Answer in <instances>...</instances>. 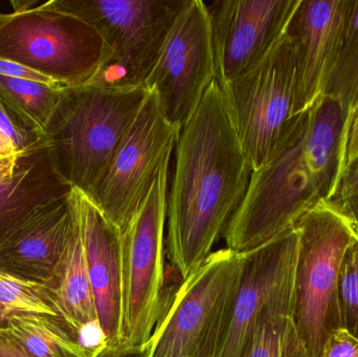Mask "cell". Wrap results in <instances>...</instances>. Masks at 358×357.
I'll list each match as a JSON object with an SVG mask.
<instances>
[{"instance_id":"cell-1","label":"cell","mask_w":358,"mask_h":357,"mask_svg":"<svg viewBox=\"0 0 358 357\" xmlns=\"http://www.w3.org/2000/svg\"><path fill=\"white\" fill-rule=\"evenodd\" d=\"M167 249L182 280L212 254L248 190L252 168L215 81L176 142Z\"/></svg>"},{"instance_id":"cell-2","label":"cell","mask_w":358,"mask_h":357,"mask_svg":"<svg viewBox=\"0 0 358 357\" xmlns=\"http://www.w3.org/2000/svg\"><path fill=\"white\" fill-rule=\"evenodd\" d=\"M348 117L326 96L296 117L275 154L252 172L245 195L223 232L227 249L248 253L329 201L340 180Z\"/></svg>"},{"instance_id":"cell-3","label":"cell","mask_w":358,"mask_h":357,"mask_svg":"<svg viewBox=\"0 0 358 357\" xmlns=\"http://www.w3.org/2000/svg\"><path fill=\"white\" fill-rule=\"evenodd\" d=\"M149 94L146 86L119 90L86 83L64 88L44 131L59 175L73 189L90 194Z\"/></svg>"},{"instance_id":"cell-4","label":"cell","mask_w":358,"mask_h":357,"mask_svg":"<svg viewBox=\"0 0 358 357\" xmlns=\"http://www.w3.org/2000/svg\"><path fill=\"white\" fill-rule=\"evenodd\" d=\"M0 12V59L39 71L63 87L88 83L110 56L100 31L50 1H10Z\"/></svg>"},{"instance_id":"cell-5","label":"cell","mask_w":358,"mask_h":357,"mask_svg":"<svg viewBox=\"0 0 358 357\" xmlns=\"http://www.w3.org/2000/svg\"><path fill=\"white\" fill-rule=\"evenodd\" d=\"M294 228L299 243L290 318L311 357H321L328 337L343 329L338 277L345 253L357 235L327 203L305 214Z\"/></svg>"},{"instance_id":"cell-6","label":"cell","mask_w":358,"mask_h":357,"mask_svg":"<svg viewBox=\"0 0 358 357\" xmlns=\"http://www.w3.org/2000/svg\"><path fill=\"white\" fill-rule=\"evenodd\" d=\"M189 0H54L96 27L110 50L88 83L110 89L145 86L179 13Z\"/></svg>"},{"instance_id":"cell-7","label":"cell","mask_w":358,"mask_h":357,"mask_svg":"<svg viewBox=\"0 0 358 357\" xmlns=\"http://www.w3.org/2000/svg\"><path fill=\"white\" fill-rule=\"evenodd\" d=\"M244 254L219 249L187 279L149 340L151 357H216L224 337Z\"/></svg>"},{"instance_id":"cell-8","label":"cell","mask_w":358,"mask_h":357,"mask_svg":"<svg viewBox=\"0 0 358 357\" xmlns=\"http://www.w3.org/2000/svg\"><path fill=\"white\" fill-rule=\"evenodd\" d=\"M296 57L286 33L271 52L220 88L252 171L271 159L296 122Z\"/></svg>"},{"instance_id":"cell-9","label":"cell","mask_w":358,"mask_h":357,"mask_svg":"<svg viewBox=\"0 0 358 357\" xmlns=\"http://www.w3.org/2000/svg\"><path fill=\"white\" fill-rule=\"evenodd\" d=\"M171 154L164 159L152 189L122 233V345L141 347L152 335L164 304L165 231Z\"/></svg>"},{"instance_id":"cell-10","label":"cell","mask_w":358,"mask_h":357,"mask_svg":"<svg viewBox=\"0 0 358 357\" xmlns=\"http://www.w3.org/2000/svg\"><path fill=\"white\" fill-rule=\"evenodd\" d=\"M178 136L150 92L104 175L86 194L120 232L128 228L146 201Z\"/></svg>"},{"instance_id":"cell-11","label":"cell","mask_w":358,"mask_h":357,"mask_svg":"<svg viewBox=\"0 0 358 357\" xmlns=\"http://www.w3.org/2000/svg\"><path fill=\"white\" fill-rule=\"evenodd\" d=\"M216 81L208 6L189 0L174 21L145 86L180 131Z\"/></svg>"},{"instance_id":"cell-12","label":"cell","mask_w":358,"mask_h":357,"mask_svg":"<svg viewBox=\"0 0 358 357\" xmlns=\"http://www.w3.org/2000/svg\"><path fill=\"white\" fill-rule=\"evenodd\" d=\"M298 243L294 226L243 253L239 286L216 357H243L259 320L292 316Z\"/></svg>"},{"instance_id":"cell-13","label":"cell","mask_w":358,"mask_h":357,"mask_svg":"<svg viewBox=\"0 0 358 357\" xmlns=\"http://www.w3.org/2000/svg\"><path fill=\"white\" fill-rule=\"evenodd\" d=\"M300 0H221L208 6L219 85L260 63L285 33Z\"/></svg>"},{"instance_id":"cell-14","label":"cell","mask_w":358,"mask_h":357,"mask_svg":"<svg viewBox=\"0 0 358 357\" xmlns=\"http://www.w3.org/2000/svg\"><path fill=\"white\" fill-rule=\"evenodd\" d=\"M352 0H300L286 35L296 57L294 117L313 108L326 83L344 37Z\"/></svg>"},{"instance_id":"cell-15","label":"cell","mask_w":358,"mask_h":357,"mask_svg":"<svg viewBox=\"0 0 358 357\" xmlns=\"http://www.w3.org/2000/svg\"><path fill=\"white\" fill-rule=\"evenodd\" d=\"M71 199L79 222L88 278L105 345L121 346L122 233L103 215L85 193L73 189Z\"/></svg>"},{"instance_id":"cell-16","label":"cell","mask_w":358,"mask_h":357,"mask_svg":"<svg viewBox=\"0 0 358 357\" xmlns=\"http://www.w3.org/2000/svg\"><path fill=\"white\" fill-rule=\"evenodd\" d=\"M73 226L71 195L40 207L0 243V272L45 284L66 249Z\"/></svg>"},{"instance_id":"cell-17","label":"cell","mask_w":358,"mask_h":357,"mask_svg":"<svg viewBox=\"0 0 358 357\" xmlns=\"http://www.w3.org/2000/svg\"><path fill=\"white\" fill-rule=\"evenodd\" d=\"M73 189L55 169L46 143L0 159V243L37 210L69 197Z\"/></svg>"},{"instance_id":"cell-18","label":"cell","mask_w":358,"mask_h":357,"mask_svg":"<svg viewBox=\"0 0 358 357\" xmlns=\"http://www.w3.org/2000/svg\"><path fill=\"white\" fill-rule=\"evenodd\" d=\"M73 205V203H71ZM75 226L66 249L44 286L50 291L63 316L96 350L105 346L88 278L85 253L75 207Z\"/></svg>"},{"instance_id":"cell-19","label":"cell","mask_w":358,"mask_h":357,"mask_svg":"<svg viewBox=\"0 0 358 357\" xmlns=\"http://www.w3.org/2000/svg\"><path fill=\"white\" fill-rule=\"evenodd\" d=\"M2 330L31 357H94L99 351L63 319L19 316L10 319Z\"/></svg>"},{"instance_id":"cell-20","label":"cell","mask_w":358,"mask_h":357,"mask_svg":"<svg viewBox=\"0 0 358 357\" xmlns=\"http://www.w3.org/2000/svg\"><path fill=\"white\" fill-rule=\"evenodd\" d=\"M323 96L350 115L358 105V0H352L348 22Z\"/></svg>"},{"instance_id":"cell-21","label":"cell","mask_w":358,"mask_h":357,"mask_svg":"<svg viewBox=\"0 0 358 357\" xmlns=\"http://www.w3.org/2000/svg\"><path fill=\"white\" fill-rule=\"evenodd\" d=\"M63 89L37 82L0 75V99L29 125L43 134L46 124L60 101Z\"/></svg>"},{"instance_id":"cell-22","label":"cell","mask_w":358,"mask_h":357,"mask_svg":"<svg viewBox=\"0 0 358 357\" xmlns=\"http://www.w3.org/2000/svg\"><path fill=\"white\" fill-rule=\"evenodd\" d=\"M19 316H52L66 320L44 285L0 272V329L6 328L10 319Z\"/></svg>"},{"instance_id":"cell-23","label":"cell","mask_w":358,"mask_h":357,"mask_svg":"<svg viewBox=\"0 0 358 357\" xmlns=\"http://www.w3.org/2000/svg\"><path fill=\"white\" fill-rule=\"evenodd\" d=\"M243 357H311L290 316L259 320Z\"/></svg>"},{"instance_id":"cell-24","label":"cell","mask_w":358,"mask_h":357,"mask_svg":"<svg viewBox=\"0 0 358 357\" xmlns=\"http://www.w3.org/2000/svg\"><path fill=\"white\" fill-rule=\"evenodd\" d=\"M45 136L0 99V159L29 152L45 144Z\"/></svg>"},{"instance_id":"cell-25","label":"cell","mask_w":358,"mask_h":357,"mask_svg":"<svg viewBox=\"0 0 358 357\" xmlns=\"http://www.w3.org/2000/svg\"><path fill=\"white\" fill-rule=\"evenodd\" d=\"M338 293L343 329L358 340V237L343 258Z\"/></svg>"},{"instance_id":"cell-26","label":"cell","mask_w":358,"mask_h":357,"mask_svg":"<svg viewBox=\"0 0 358 357\" xmlns=\"http://www.w3.org/2000/svg\"><path fill=\"white\" fill-rule=\"evenodd\" d=\"M328 205L344 216L355 228L358 226V161L343 173Z\"/></svg>"},{"instance_id":"cell-27","label":"cell","mask_w":358,"mask_h":357,"mask_svg":"<svg viewBox=\"0 0 358 357\" xmlns=\"http://www.w3.org/2000/svg\"><path fill=\"white\" fill-rule=\"evenodd\" d=\"M358 161V105L357 108L349 115L345 131L344 146H343L342 163H341V176L349 168Z\"/></svg>"},{"instance_id":"cell-28","label":"cell","mask_w":358,"mask_h":357,"mask_svg":"<svg viewBox=\"0 0 358 357\" xmlns=\"http://www.w3.org/2000/svg\"><path fill=\"white\" fill-rule=\"evenodd\" d=\"M321 357H358V340L344 329L334 331L324 345Z\"/></svg>"},{"instance_id":"cell-29","label":"cell","mask_w":358,"mask_h":357,"mask_svg":"<svg viewBox=\"0 0 358 357\" xmlns=\"http://www.w3.org/2000/svg\"><path fill=\"white\" fill-rule=\"evenodd\" d=\"M0 75L37 82V83L45 84V85L52 86V87L59 88V89L65 88L60 85L58 82L52 80V78L48 77V75H43L39 71H34V69L20 64V63L4 60V59H0Z\"/></svg>"},{"instance_id":"cell-30","label":"cell","mask_w":358,"mask_h":357,"mask_svg":"<svg viewBox=\"0 0 358 357\" xmlns=\"http://www.w3.org/2000/svg\"><path fill=\"white\" fill-rule=\"evenodd\" d=\"M150 342L141 347L128 346H103L94 357H151Z\"/></svg>"},{"instance_id":"cell-31","label":"cell","mask_w":358,"mask_h":357,"mask_svg":"<svg viewBox=\"0 0 358 357\" xmlns=\"http://www.w3.org/2000/svg\"><path fill=\"white\" fill-rule=\"evenodd\" d=\"M0 357H31L6 330L0 329Z\"/></svg>"},{"instance_id":"cell-32","label":"cell","mask_w":358,"mask_h":357,"mask_svg":"<svg viewBox=\"0 0 358 357\" xmlns=\"http://www.w3.org/2000/svg\"><path fill=\"white\" fill-rule=\"evenodd\" d=\"M355 232H357V237H358V226L357 228H355Z\"/></svg>"}]
</instances>
